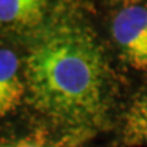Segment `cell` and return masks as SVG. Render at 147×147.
<instances>
[{"label": "cell", "mask_w": 147, "mask_h": 147, "mask_svg": "<svg viewBox=\"0 0 147 147\" xmlns=\"http://www.w3.org/2000/svg\"><path fill=\"white\" fill-rule=\"evenodd\" d=\"M118 141L123 147L147 145V86L137 93L119 118Z\"/></svg>", "instance_id": "6"}, {"label": "cell", "mask_w": 147, "mask_h": 147, "mask_svg": "<svg viewBox=\"0 0 147 147\" xmlns=\"http://www.w3.org/2000/svg\"><path fill=\"white\" fill-rule=\"evenodd\" d=\"M0 147H87L59 136L22 119L21 124L7 121L0 126Z\"/></svg>", "instance_id": "5"}, {"label": "cell", "mask_w": 147, "mask_h": 147, "mask_svg": "<svg viewBox=\"0 0 147 147\" xmlns=\"http://www.w3.org/2000/svg\"><path fill=\"white\" fill-rule=\"evenodd\" d=\"M61 0H0V39L25 45L49 21Z\"/></svg>", "instance_id": "3"}, {"label": "cell", "mask_w": 147, "mask_h": 147, "mask_svg": "<svg viewBox=\"0 0 147 147\" xmlns=\"http://www.w3.org/2000/svg\"><path fill=\"white\" fill-rule=\"evenodd\" d=\"M104 1H108L110 4H118V5L121 6H129V5H136L141 0H104Z\"/></svg>", "instance_id": "7"}, {"label": "cell", "mask_w": 147, "mask_h": 147, "mask_svg": "<svg viewBox=\"0 0 147 147\" xmlns=\"http://www.w3.org/2000/svg\"><path fill=\"white\" fill-rule=\"evenodd\" d=\"M110 39L121 59L134 70H147V6H123L109 25Z\"/></svg>", "instance_id": "2"}, {"label": "cell", "mask_w": 147, "mask_h": 147, "mask_svg": "<svg viewBox=\"0 0 147 147\" xmlns=\"http://www.w3.org/2000/svg\"><path fill=\"white\" fill-rule=\"evenodd\" d=\"M22 49L24 120L80 144L118 124L121 81L86 0H61Z\"/></svg>", "instance_id": "1"}, {"label": "cell", "mask_w": 147, "mask_h": 147, "mask_svg": "<svg viewBox=\"0 0 147 147\" xmlns=\"http://www.w3.org/2000/svg\"><path fill=\"white\" fill-rule=\"evenodd\" d=\"M26 91L24 49L0 39V121L22 117Z\"/></svg>", "instance_id": "4"}]
</instances>
